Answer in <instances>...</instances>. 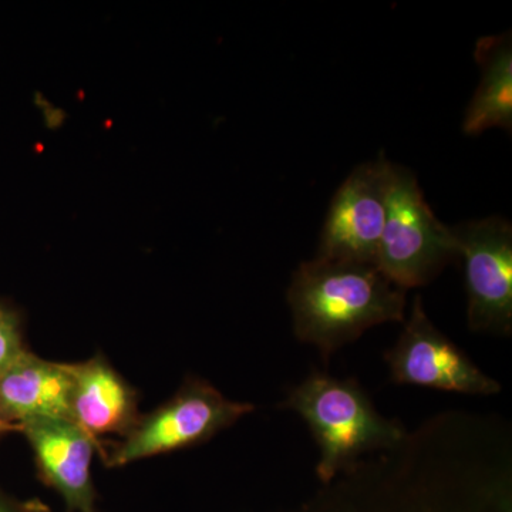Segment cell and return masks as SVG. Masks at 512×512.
<instances>
[{"mask_svg":"<svg viewBox=\"0 0 512 512\" xmlns=\"http://www.w3.org/2000/svg\"><path fill=\"white\" fill-rule=\"evenodd\" d=\"M19 429L28 439L37 473L66 505V512H97V493L92 478L93 456L104 447L72 420L29 421Z\"/></svg>","mask_w":512,"mask_h":512,"instance_id":"cell-9","label":"cell"},{"mask_svg":"<svg viewBox=\"0 0 512 512\" xmlns=\"http://www.w3.org/2000/svg\"><path fill=\"white\" fill-rule=\"evenodd\" d=\"M0 512H53L49 505L40 500L20 501L9 497L0 490Z\"/></svg>","mask_w":512,"mask_h":512,"instance_id":"cell-14","label":"cell"},{"mask_svg":"<svg viewBox=\"0 0 512 512\" xmlns=\"http://www.w3.org/2000/svg\"><path fill=\"white\" fill-rule=\"evenodd\" d=\"M10 429H15V427L9 426V424L0 421V433H5V431H8Z\"/></svg>","mask_w":512,"mask_h":512,"instance_id":"cell-15","label":"cell"},{"mask_svg":"<svg viewBox=\"0 0 512 512\" xmlns=\"http://www.w3.org/2000/svg\"><path fill=\"white\" fill-rule=\"evenodd\" d=\"M396 384L427 387L468 396H493L501 384L484 373L456 343L434 326L420 296L396 345L386 353Z\"/></svg>","mask_w":512,"mask_h":512,"instance_id":"cell-7","label":"cell"},{"mask_svg":"<svg viewBox=\"0 0 512 512\" xmlns=\"http://www.w3.org/2000/svg\"><path fill=\"white\" fill-rule=\"evenodd\" d=\"M70 390L69 363L23 350L0 372V421L19 429L29 421L72 420Z\"/></svg>","mask_w":512,"mask_h":512,"instance_id":"cell-11","label":"cell"},{"mask_svg":"<svg viewBox=\"0 0 512 512\" xmlns=\"http://www.w3.org/2000/svg\"><path fill=\"white\" fill-rule=\"evenodd\" d=\"M466 269L467 319L474 332L510 336L512 330V225L501 217L453 227Z\"/></svg>","mask_w":512,"mask_h":512,"instance_id":"cell-6","label":"cell"},{"mask_svg":"<svg viewBox=\"0 0 512 512\" xmlns=\"http://www.w3.org/2000/svg\"><path fill=\"white\" fill-rule=\"evenodd\" d=\"M481 69L480 84L467 107L463 131L478 136L490 128L512 130V39L511 32L485 36L474 50Z\"/></svg>","mask_w":512,"mask_h":512,"instance_id":"cell-12","label":"cell"},{"mask_svg":"<svg viewBox=\"0 0 512 512\" xmlns=\"http://www.w3.org/2000/svg\"><path fill=\"white\" fill-rule=\"evenodd\" d=\"M23 350L18 318L0 306V372Z\"/></svg>","mask_w":512,"mask_h":512,"instance_id":"cell-13","label":"cell"},{"mask_svg":"<svg viewBox=\"0 0 512 512\" xmlns=\"http://www.w3.org/2000/svg\"><path fill=\"white\" fill-rule=\"evenodd\" d=\"M296 338L332 353L366 330L406 320V289L372 264L313 258L303 262L288 289Z\"/></svg>","mask_w":512,"mask_h":512,"instance_id":"cell-2","label":"cell"},{"mask_svg":"<svg viewBox=\"0 0 512 512\" xmlns=\"http://www.w3.org/2000/svg\"><path fill=\"white\" fill-rule=\"evenodd\" d=\"M457 258L453 227L431 210L416 175L392 163L377 268L407 291L430 284Z\"/></svg>","mask_w":512,"mask_h":512,"instance_id":"cell-4","label":"cell"},{"mask_svg":"<svg viewBox=\"0 0 512 512\" xmlns=\"http://www.w3.org/2000/svg\"><path fill=\"white\" fill-rule=\"evenodd\" d=\"M390 161L357 165L330 202L316 258L376 265L387 212Z\"/></svg>","mask_w":512,"mask_h":512,"instance_id":"cell-8","label":"cell"},{"mask_svg":"<svg viewBox=\"0 0 512 512\" xmlns=\"http://www.w3.org/2000/svg\"><path fill=\"white\" fill-rule=\"evenodd\" d=\"M69 369L73 423L97 441L104 436L126 437L141 417L133 386L103 356L69 363Z\"/></svg>","mask_w":512,"mask_h":512,"instance_id":"cell-10","label":"cell"},{"mask_svg":"<svg viewBox=\"0 0 512 512\" xmlns=\"http://www.w3.org/2000/svg\"><path fill=\"white\" fill-rule=\"evenodd\" d=\"M495 416L446 412L279 512H512V441Z\"/></svg>","mask_w":512,"mask_h":512,"instance_id":"cell-1","label":"cell"},{"mask_svg":"<svg viewBox=\"0 0 512 512\" xmlns=\"http://www.w3.org/2000/svg\"><path fill=\"white\" fill-rule=\"evenodd\" d=\"M308 424L320 451L316 476L328 484L360 458L402 443L407 431L399 420L387 419L355 379L311 373L293 387L282 404Z\"/></svg>","mask_w":512,"mask_h":512,"instance_id":"cell-3","label":"cell"},{"mask_svg":"<svg viewBox=\"0 0 512 512\" xmlns=\"http://www.w3.org/2000/svg\"><path fill=\"white\" fill-rule=\"evenodd\" d=\"M254 410V404L229 400L205 380H188L173 399L141 416L134 429L104 453V464L120 468L198 446Z\"/></svg>","mask_w":512,"mask_h":512,"instance_id":"cell-5","label":"cell"}]
</instances>
